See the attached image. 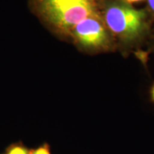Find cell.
Masks as SVG:
<instances>
[{"label": "cell", "instance_id": "4", "mask_svg": "<svg viewBox=\"0 0 154 154\" xmlns=\"http://www.w3.org/2000/svg\"><path fill=\"white\" fill-rule=\"evenodd\" d=\"M7 154H32V151L24 146L16 145L11 146L7 152Z\"/></svg>", "mask_w": 154, "mask_h": 154}, {"label": "cell", "instance_id": "3", "mask_svg": "<svg viewBox=\"0 0 154 154\" xmlns=\"http://www.w3.org/2000/svg\"><path fill=\"white\" fill-rule=\"evenodd\" d=\"M69 42L80 51L90 55L113 52L118 49L114 38L101 17H90L79 22L72 30Z\"/></svg>", "mask_w": 154, "mask_h": 154}, {"label": "cell", "instance_id": "2", "mask_svg": "<svg viewBox=\"0 0 154 154\" xmlns=\"http://www.w3.org/2000/svg\"><path fill=\"white\" fill-rule=\"evenodd\" d=\"M103 0H29V8L58 38L69 42L72 30L90 17H101Z\"/></svg>", "mask_w": 154, "mask_h": 154}, {"label": "cell", "instance_id": "5", "mask_svg": "<svg viewBox=\"0 0 154 154\" xmlns=\"http://www.w3.org/2000/svg\"><path fill=\"white\" fill-rule=\"evenodd\" d=\"M32 154H51V152H50L49 146L44 145L34 151H32Z\"/></svg>", "mask_w": 154, "mask_h": 154}, {"label": "cell", "instance_id": "6", "mask_svg": "<svg viewBox=\"0 0 154 154\" xmlns=\"http://www.w3.org/2000/svg\"><path fill=\"white\" fill-rule=\"evenodd\" d=\"M148 2V11L151 15L152 18L154 19V0H147Z\"/></svg>", "mask_w": 154, "mask_h": 154}, {"label": "cell", "instance_id": "8", "mask_svg": "<svg viewBox=\"0 0 154 154\" xmlns=\"http://www.w3.org/2000/svg\"><path fill=\"white\" fill-rule=\"evenodd\" d=\"M151 96L152 101L154 102V84L151 87Z\"/></svg>", "mask_w": 154, "mask_h": 154}, {"label": "cell", "instance_id": "9", "mask_svg": "<svg viewBox=\"0 0 154 154\" xmlns=\"http://www.w3.org/2000/svg\"><path fill=\"white\" fill-rule=\"evenodd\" d=\"M151 51H153V52L154 53V40L153 42H152V43H151Z\"/></svg>", "mask_w": 154, "mask_h": 154}, {"label": "cell", "instance_id": "1", "mask_svg": "<svg viewBox=\"0 0 154 154\" xmlns=\"http://www.w3.org/2000/svg\"><path fill=\"white\" fill-rule=\"evenodd\" d=\"M101 17L124 54L139 48L151 35L153 19L147 9H137L123 0H103Z\"/></svg>", "mask_w": 154, "mask_h": 154}, {"label": "cell", "instance_id": "7", "mask_svg": "<svg viewBox=\"0 0 154 154\" xmlns=\"http://www.w3.org/2000/svg\"><path fill=\"white\" fill-rule=\"evenodd\" d=\"M123 1L126 2V3L130 4V5H133V4H134V3L140 2L143 1V0H123Z\"/></svg>", "mask_w": 154, "mask_h": 154}]
</instances>
